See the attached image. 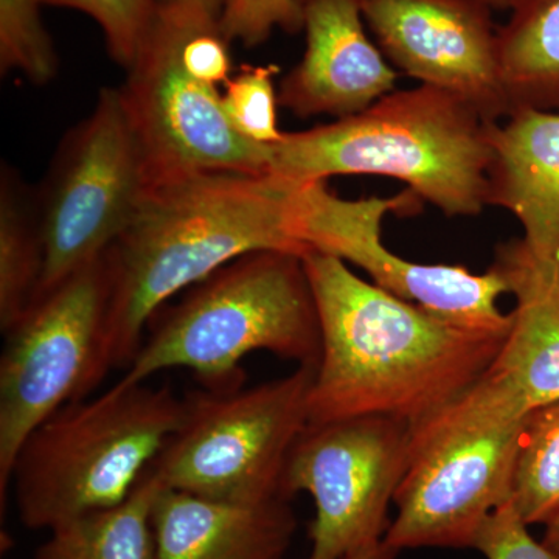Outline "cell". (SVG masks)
Masks as SVG:
<instances>
[{
    "label": "cell",
    "mask_w": 559,
    "mask_h": 559,
    "mask_svg": "<svg viewBox=\"0 0 559 559\" xmlns=\"http://www.w3.org/2000/svg\"><path fill=\"white\" fill-rule=\"evenodd\" d=\"M160 491L146 471L123 502L50 530L33 559H156L153 511Z\"/></svg>",
    "instance_id": "cell-19"
},
{
    "label": "cell",
    "mask_w": 559,
    "mask_h": 559,
    "mask_svg": "<svg viewBox=\"0 0 559 559\" xmlns=\"http://www.w3.org/2000/svg\"><path fill=\"white\" fill-rule=\"evenodd\" d=\"M183 399L168 384L117 382L55 412L22 443L10 474L17 516L53 530L123 502L179 428Z\"/></svg>",
    "instance_id": "cell-5"
},
{
    "label": "cell",
    "mask_w": 559,
    "mask_h": 559,
    "mask_svg": "<svg viewBox=\"0 0 559 559\" xmlns=\"http://www.w3.org/2000/svg\"><path fill=\"white\" fill-rule=\"evenodd\" d=\"M148 189L145 159L120 90L103 87L90 116L61 140L35 193L44 266L33 300L105 255Z\"/></svg>",
    "instance_id": "cell-8"
},
{
    "label": "cell",
    "mask_w": 559,
    "mask_h": 559,
    "mask_svg": "<svg viewBox=\"0 0 559 559\" xmlns=\"http://www.w3.org/2000/svg\"><path fill=\"white\" fill-rule=\"evenodd\" d=\"M278 72L277 66H242L221 94L231 127L260 145H274L285 134L277 127L280 105L274 79Z\"/></svg>",
    "instance_id": "cell-23"
},
{
    "label": "cell",
    "mask_w": 559,
    "mask_h": 559,
    "mask_svg": "<svg viewBox=\"0 0 559 559\" xmlns=\"http://www.w3.org/2000/svg\"><path fill=\"white\" fill-rule=\"evenodd\" d=\"M40 7L43 0H0V70H17L35 86L50 83L60 68Z\"/></svg>",
    "instance_id": "cell-22"
},
{
    "label": "cell",
    "mask_w": 559,
    "mask_h": 559,
    "mask_svg": "<svg viewBox=\"0 0 559 559\" xmlns=\"http://www.w3.org/2000/svg\"><path fill=\"white\" fill-rule=\"evenodd\" d=\"M121 384L189 369L202 388L245 384L240 364L267 352L299 366H318L322 336L314 294L296 253L261 250L231 261L160 308L146 326Z\"/></svg>",
    "instance_id": "cell-4"
},
{
    "label": "cell",
    "mask_w": 559,
    "mask_h": 559,
    "mask_svg": "<svg viewBox=\"0 0 559 559\" xmlns=\"http://www.w3.org/2000/svg\"><path fill=\"white\" fill-rule=\"evenodd\" d=\"M202 10L186 0L159 2L119 87L150 189L197 173L270 171V145L242 138L226 116L218 87L193 79L183 66V40Z\"/></svg>",
    "instance_id": "cell-10"
},
{
    "label": "cell",
    "mask_w": 559,
    "mask_h": 559,
    "mask_svg": "<svg viewBox=\"0 0 559 559\" xmlns=\"http://www.w3.org/2000/svg\"><path fill=\"white\" fill-rule=\"evenodd\" d=\"M304 264L322 336L308 425L389 417L414 428L479 380L506 341L451 325L337 257L310 252Z\"/></svg>",
    "instance_id": "cell-2"
},
{
    "label": "cell",
    "mask_w": 559,
    "mask_h": 559,
    "mask_svg": "<svg viewBox=\"0 0 559 559\" xmlns=\"http://www.w3.org/2000/svg\"><path fill=\"white\" fill-rule=\"evenodd\" d=\"M499 61L511 112H559V0H521L499 28Z\"/></svg>",
    "instance_id": "cell-18"
},
{
    "label": "cell",
    "mask_w": 559,
    "mask_h": 559,
    "mask_svg": "<svg viewBox=\"0 0 559 559\" xmlns=\"http://www.w3.org/2000/svg\"><path fill=\"white\" fill-rule=\"evenodd\" d=\"M221 32L230 43L259 47L272 33L297 35L304 31L299 0H227L219 17Z\"/></svg>",
    "instance_id": "cell-25"
},
{
    "label": "cell",
    "mask_w": 559,
    "mask_h": 559,
    "mask_svg": "<svg viewBox=\"0 0 559 559\" xmlns=\"http://www.w3.org/2000/svg\"><path fill=\"white\" fill-rule=\"evenodd\" d=\"M488 204L524 229L522 245L538 261H559V112L521 108L491 130Z\"/></svg>",
    "instance_id": "cell-16"
},
{
    "label": "cell",
    "mask_w": 559,
    "mask_h": 559,
    "mask_svg": "<svg viewBox=\"0 0 559 559\" xmlns=\"http://www.w3.org/2000/svg\"><path fill=\"white\" fill-rule=\"evenodd\" d=\"M159 2H176V0H159ZM186 2L198 3L202 9L207 10L212 16L218 17L219 20L227 0H186Z\"/></svg>",
    "instance_id": "cell-29"
},
{
    "label": "cell",
    "mask_w": 559,
    "mask_h": 559,
    "mask_svg": "<svg viewBox=\"0 0 559 559\" xmlns=\"http://www.w3.org/2000/svg\"><path fill=\"white\" fill-rule=\"evenodd\" d=\"M44 5L79 10L100 25L110 58L130 69L156 17L159 0H43Z\"/></svg>",
    "instance_id": "cell-24"
},
{
    "label": "cell",
    "mask_w": 559,
    "mask_h": 559,
    "mask_svg": "<svg viewBox=\"0 0 559 559\" xmlns=\"http://www.w3.org/2000/svg\"><path fill=\"white\" fill-rule=\"evenodd\" d=\"M513 503L528 525H546L559 511V403L533 411L522 426Z\"/></svg>",
    "instance_id": "cell-21"
},
{
    "label": "cell",
    "mask_w": 559,
    "mask_h": 559,
    "mask_svg": "<svg viewBox=\"0 0 559 559\" xmlns=\"http://www.w3.org/2000/svg\"><path fill=\"white\" fill-rule=\"evenodd\" d=\"M44 250L35 194L20 173L2 167L0 182V326L9 330L31 307L43 275Z\"/></svg>",
    "instance_id": "cell-20"
},
{
    "label": "cell",
    "mask_w": 559,
    "mask_h": 559,
    "mask_svg": "<svg viewBox=\"0 0 559 559\" xmlns=\"http://www.w3.org/2000/svg\"><path fill=\"white\" fill-rule=\"evenodd\" d=\"M421 200L406 193L367 200H342L329 187L320 194L316 213L314 252L329 253L355 264L371 282L401 300L409 301L451 325L474 333L507 336L511 312L500 311L498 300L510 294L509 283L492 264L485 274L463 266L421 264L396 255L381 238L389 213L417 212Z\"/></svg>",
    "instance_id": "cell-12"
},
{
    "label": "cell",
    "mask_w": 559,
    "mask_h": 559,
    "mask_svg": "<svg viewBox=\"0 0 559 559\" xmlns=\"http://www.w3.org/2000/svg\"><path fill=\"white\" fill-rule=\"evenodd\" d=\"M480 2L487 3L491 10H513L521 0H480Z\"/></svg>",
    "instance_id": "cell-30"
},
{
    "label": "cell",
    "mask_w": 559,
    "mask_h": 559,
    "mask_svg": "<svg viewBox=\"0 0 559 559\" xmlns=\"http://www.w3.org/2000/svg\"><path fill=\"white\" fill-rule=\"evenodd\" d=\"M299 5L307 49L280 83V106L301 119H344L395 91L399 73L367 35L360 0H299Z\"/></svg>",
    "instance_id": "cell-15"
},
{
    "label": "cell",
    "mask_w": 559,
    "mask_h": 559,
    "mask_svg": "<svg viewBox=\"0 0 559 559\" xmlns=\"http://www.w3.org/2000/svg\"><path fill=\"white\" fill-rule=\"evenodd\" d=\"M496 267L516 299L495 360L465 399L487 414L521 421L559 403V261H538L521 240L496 252Z\"/></svg>",
    "instance_id": "cell-14"
},
{
    "label": "cell",
    "mask_w": 559,
    "mask_h": 559,
    "mask_svg": "<svg viewBox=\"0 0 559 559\" xmlns=\"http://www.w3.org/2000/svg\"><path fill=\"white\" fill-rule=\"evenodd\" d=\"M319 182L272 171H205L151 187L106 250L108 369L130 366L150 320L168 300L231 261L261 250L301 259L312 252Z\"/></svg>",
    "instance_id": "cell-1"
},
{
    "label": "cell",
    "mask_w": 559,
    "mask_h": 559,
    "mask_svg": "<svg viewBox=\"0 0 559 559\" xmlns=\"http://www.w3.org/2000/svg\"><path fill=\"white\" fill-rule=\"evenodd\" d=\"M459 400L411 428V457L384 544L406 549H474L488 518L513 498L522 426Z\"/></svg>",
    "instance_id": "cell-7"
},
{
    "label": "cell",
    "mask_w": 559,
    "mask_h": 559,
    "mask_svg": "<svg viewBox=\"0 0 559 559\" xmlns=\"http://www.w3.org/2000/svg\"><path fill=\"white\" fill-rule=\"evenodd\" d=\"M411 457V425L358 417L308 425L283 474V498L314 502L311 550L305 559H345L384 539L389 507Z\"/></svg>",
    "instance_id": "cell-11"
},
{
    "label": "cell",
    "mask_w": 559,
    "mask_h": 559,
    "mask_svg": "<svg viewBox=\"0 0 559 559\" xmlns=\"http://www.w3.org/2000/svg\"><path fill=\"white\" fill-rule=\"evenodd\" d=\"M316 367L299 366L253 388L191 390L182 421L150 473L164 489L219 502L283 498L286 462L310 421Z\"/></svg>",
    "instance_id": "cell-6"
},
{
    "label": "cell",
    "mask_w": 559,
    "mask_h": 559,
    "mask_svg": "<svg viewBox=\"0 0 559 559\" xmlns=\"http://www.w3.org/2000/svg\"><path fill=\"white\" fill-rule=\"evenodd\" d=\"M364 21L393 68L457 95L499 123L511 114L499 28L480 0H360Z\"/></svg>",
    "instance_id": "cell-13"
},
{
    "label": "cell",
    "mask_w": 559,
    "mask_h": 559,
    "mask_svg": "<svg viewBox=\"0 0 559 559\" xmlns=\"http://www.w3.org/2000/svg\"><path fill=\"white\" fill-rule=\"evenodd\" d=\"M492 124L457 95L421 84L355 116L285 132L270 145V171L304 182L385 176L444 215L477 216L489 205Z\"/></svg>",
    "instance_id": "cell-3"
},
{
    "label": "cell",
    "mask_w": 559,
    "mask_h": 559,
    "mask_svg": "<svg viewBox=\"0 0 559 559\" xmlns=\"http://www.w3.org/2000/svg\"><path fill=\"white\" fill-rule=\"evenodd\" d=\"M528 527L510 499L485 522L474 549L487 559H559L543 540L530 535Z\"/></svg>",
    "instance_id": "cell-26"
},
{
    "label": "cell",
    "mask_w": 559,
    "mask_h": 559,
    "mask_svg": "<svg viewBox=\"0 0 559 559\" xmlns=\"http://www.w3.org/2000/svg\"><path fill=\"white\" fill-rule=\"evenodd\" d=\"M153 525L156 559H283L297 518L288 499L230 503L162 488Z\"/></svg>",
    "instance_id": "cell-17"
},
{
    "label": "cell",
    "mask_w": 559,
    "mask_h": 559,
    "mask_svg": "<svg viewBox=\"0 0 559 559\" xmlns=\"http://www.w3.org/2000/svg\"><path fill=\"white\" fill-rule=\"evenodd\" d=\"M110 277L105 255L32 301L0 358V500L22 443L55 412L86 400L106 374Z\"/></svg>",
    "instance_id": "cell-9"
},
{
    "label": "cell",
    "mask_w": 559,
    "mask_h": 559,
    "mask_svg": "<svg viewBox=\"0 0 559 559\" xmlns=\"http://www.w3.org/2000/svg\"><path fill=\"white\" fill-rule=\"evenodd\" d=\"M543 543L559 555V511L546 524V533H544Z\"/></svg>",
    "instance_id": "cell-28"
},
{
    "label": "cell",
    "mask_w": 559,
    "mask_h": 559,
    "mask_svg": "<svg viewBox=\"0 0 559 559\" xmlns=\"http://www.w3.org/2000/svg\"><path fill=\"white\" fill-rule=\"evenodd\" d=\"M396 551L389 549L384 544V539L380 543L369 544V546L362 547V549L353 551L345 559H395Z\"/></svg>",
    "instance_id": "cell-27"
}]
</instances>
